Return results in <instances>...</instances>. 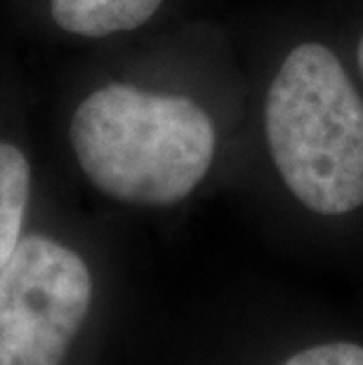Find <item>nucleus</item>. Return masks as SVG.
Returning a JSON list of instances; mask_svg holds the SVG:
<instances>
[{
  "instance_id": "obj_1",
  "label": "nucleus",
  "mask_w": 363,
  "mask_h": 365,
  "mask_svg": "<svg viewBox=\"0 0 363 365\" xmlns=\"http://www.w3.org/2000/svg\"><path fill=\"white\" fill-rule=\"evenodd\" d=\"M85 177L133 205L187 198L215 158V123L194 99L106 83L76 106L68 128Z\"/></svg>"
},
{
  "instance_id": "obj_2",
  "label": "nucleus",
  "mask_w": 363,
  "mask_h": 365,
  "mask_svg": "<svg viewBox=\"0 0 363 365\" xmlns=\"http://www.w3.org/2000/svg\"><path fill=\"white\" fill-rule=\"evenodd\" d=\"M265 130L283 184L319 215L363 205V102L333 50L305 43L272 81Z\"/></svg>"
},
{
  "instance_id": "obj_3",
  "label": "nucleus",
  "mask_w": 363,
  "mask_h": 365,
  "mask_svg": "<svg viewBox=\"0 0 363 365\" xmlns=\"http://www.w3.org/2000/svg\"><path fill=\"white\" fill-rule=\"evenodd\" d=\"M92 302L78 252L26 236L0 271V365H61Z\"/></svg>"
},
{
  "instance_id": "obj_4",
  "label": "nucleus",
  "mask_w": 363,
  "mask_h": 365,
  "mask_svg": "<svg viewBox=\"0 0 363 365\" xmlns=\"http://www.w3.org/2000/svg\"><path fill=\"white\" fill-rule=\"evenodd\" d=\"M163 0H50L52 19L66 34L104 38L146 24Z\"/></svg>"
},
{
  "instance_id": "obj_5",
  "label": "nucleus",
  "mask_w": 363,
  "mask_h": 365,
  "mask_svg": "<svg viewBox=\"0 0 363 365\" xmlns=\"http://www.w3.org/2000/svg\"><path fill=\"white\" fill-rule=\"evenodd\" d=\"M31 196V163L17 144L0 142V271L17 250Z\"/></svg>"
},
{
  "instance_id": "obj_6",
  "label": "nucleus",
  "mask_w": 363,
  "mask_h": 365,
  "mask_svg": "<svg viewBox=\"0 0 363 365\" xmlns=\"http://www.w3.org/2000/svg\"><path fill=\"white\" fill-rule=\"evenodd\" d=\"M283 365H363V346L349 341L319 344L295 354Z\"/></svg>"
},
{
  "instance_id": "obj_7",
  "label": "nucleus",
  "mask_w": 363,
  "mask_h": 365,
  "mask_svg": "<svg viewBox=\"0 0 363 365\" xmlns=\"http://www.w3.org/2000/svg\"><path fill=\"white\" fill-rule=\"evenodd\" d=\"M359 68L363 73V36H361V43H359Z\"/></svg>"
}]
</instances>
